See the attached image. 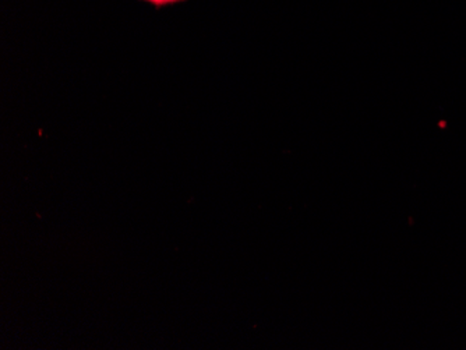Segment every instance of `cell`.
Masks as SVG:
<instances>
[{"mask_svg": "<svg viewBox=\"0 0 466 350\" xmlns=\"http://www.w3.org/2000/svg\"><path fill=\"white\" fill-rule=\"evenodd\" d=\"M146 2L154 5V6H167V5L179 4L183 0H146Z\"/></svg>", "mask_w": 466, "mask_h": 350, "instance_id": "obj_1", "label": "cell"}]
</instances>
